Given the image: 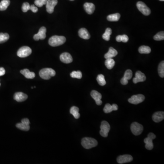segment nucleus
I'll return each instance as SVG.
<instances>
[{
  "label": "nucleus",
  "mask_w": 164,
  "mask_h": 164,
  "mask_svg": "<svg viewBox=\"0 0 164 164\" xmlns=\"http://www.w3.org/2000/svg\"><path fill=\"white\" fill-rule=\"evenodd\" d=\"M66 41L65 37L59 36H53L51 37L48 40L49 44L52 47H57L62 45Z\"/></svg>",
  "instance_id": "obj_1"
},
{
  "label": "nucleus",
  "mask_w": 164,
  "mask_h": 164,
  "mask_svg": "<svg viewBox=\"0 0 164 164\" xmlns=\"http://www.w3.org/2000/svg\"><path fill=\"white\" fill-rule=\"evenodd\" d=\"M81 144L83 148L86 149H90L96 147L98 145V142L93 138L85 137L82 139Z\"/></svg>",
  "instance_id": "obj_2"
},
{
  "label": "nucleus",
  "mask_w": 164,
  "mask_h": 164,
  "mask_svg": "<svg viewBox=\"0 0 164 164\" xmlns=\"http://www.w3.org/2000/svg\"><path fill=\"white\" fill-rule=\"evenodd\" d=\"M55 75V71L51 68H45L41 69L39 72L40 77L45 80H48Z\"/></svg>",
  "instance_id": "obj_3"
},
{
  "label": "nucleus",
  "mask_w": 164,
  "mask_h": 164,
  "mask_svg": "<svg viewBox=\"0 0 164 164\" xmlns=\"http://www.w3.org/2000/svg\"><path fill=\"white\" fill-rule=\"evenodd\" d=\"M156 136L153 133H150L148 134L147 137L145 139V147L148 150H151L154 148L153 140L155 139Z\"/></svg>",
  "instance_id": "obj_4"
},
{
  "label": "nucleus",
  "mask_w": 164,
  "mask_h": 164,
  "mask_svg": "<svg viewBox=\"0 0 164 164\" xmlns=\"http://www.w3.org/2000/svg\"><path fill=\"white\" fill-rule=\"evenodd\" d=\"M32 52L31 48L28 46H24L19 48L17 55L20 58H26L29 56Z\"/></svg>",
  "instance_id": "obj_5"
},
{
  "label": "nucleus",
  "mask_w": 164,
  "mask_h": 164,
  "mask_svg": "<svg viewBox=\"0 0 164 164\" xmlns=\"http://www.w3.org/2000/svg\"><path fill=\"white\" fill-rule=\"evenodd\" d=\"M110 130V124L107 121H103L100 125V134L104 137H107Z\"/></svg>",
  "instance_id": "obj_6"
},
{
  "label": "nucleus",
  "mask_w": 164,
  "mask_h": 164,
  "mask_svg": "<svg viewBox=\"0 0 164 164\" xmlns=\"http://www.w3.org/2000/svg\"><path fill=\"white\" fill-rule=\"evenodd\" d=\"M131 132L135 135H139L143 132V126L137 122H133L130 126Z\"/></svg>",
  "instance_id": "obj_7"
},
{
  "label": "nucleus",
  "mask_w": 164,
  "mask_h": 164,
  "mask_svg": "<svg viewBox=\"0 0 164 164\" xmlns=\"http://www.w3.org/2000/svg\"><path fill=\"white\" fill-rule=\"evenodd\" d=\"M136 6L138 10L145 16H149L151 14V10L144 2L142 1L138 2Z\"/></svg>",
  "instance_id": "obj_8"
},
{
  "label": "nucleus",
  "mask_w": 164,
  "mask_h": 164,
  "mask_svg": "<svg viewBox=\"0 0 164 164\" xmlns=\"http://www.w3.org/2000/svg\"><path fill=\"white\" fill-rule=\"evenodd\" d=\"M30 123L28 119L25 118L22 120L21 123L17 124L16 127L22 130L28 131L30 129Z\"/></svg>",
  "instance_id": "obj_9"
},
{
  "label": "nucleus",
  "mask_w": 164,
  "mask_h": 164,
  "mask_svg": "<svg viewBox=\"0 0 164 164\" xmlns=\"http://www.w3.org/2000/svg\"><path fill=\"white\" fill-rule=\"evenodd\" d=\"M145 99V97L143 94H137L132 96L128 99L130 103L133 104H138L142 103Z\"/></svg>",
  "instance_id": "obj_10"
},
{
  "label": "nucleus",
  "mask_w": 164,
  "mask_h": 164,
  "mask_svg": "<svg viewBox=\"0 0 164 164\" xmlns=\"http://www.w3.org/2000/svg\"><path fill=\"white\" fill-rule=\"evenodd\" d=\"M46 31H47V29L45 27H41L39 29L38 32L33 36V39H34L35 41L44 39L46 37Z\"/></svg>",
  "instance_id": "obj_11"
},
{
  "label": "nucleus",
  "mask_w": 164,
  "mask_h": 164,
  "mask_svg": "<svg viewBox=\"0 0 164 164\" xmlns=\"http://www.w3.org/2000/svg\"><path fill=\"white\" fill-rule=\"evenodd\" d=\"M58 4V0H48L46 4V10L48 13L51 14L54 11L55 7Z\"/></svg>",
  "instance_id": "obj_12"
},
{
  "label": "nucleus",
  "mask_w": 164,
  "mask_h": 164,
  "mask_svg": "<svg viewBox=\"0 0 164 164\" xmlns=\"http://www.w3.org/2000/svg\"><path fill=\"white\" fill-rule=\"evenodd\" d=\"M133 157L130 155H120L118 157L117 161L119 164H124L131 162L133 161Z\"/></svg>",
  "instance_id": "obj_13"
},
{
  "label": "nucleus",
  "mask_w": 164,
  "mask_h": 164,
  "mask_svg": "<svg viewBox=\"0 0 164 164\" xmlns=\"http://www.w3.org/2000/svg\"><path fill=\"white\" fill-rule=\"evenodd\" d=\"M133 76L132 71L130 69H128L124 73V75L120 80L121 83L123 85H126L128 83V80L132 78Z\"/></svg>",
  "instance_id": "obj_14"
},
{
  "label": "nucleus",
  "mask_w": 164,
  "mask_h": 164,
  "mask_svg": "<svg viewBox=\"0 0 164 164\" xmlns=\"http://www.w3.org/2000/svg\"><path fill=\"white\" fill-rule=\"evenodd\" d=\"M146 76L145 74L141 72V71H137L135 73V77L133 79V83H137L139 82H142L146 80Z\"/></svg>",
  "instance_id": "obj_15"
},
{
  "label": "nucleus",
  "mask_w": 164,
  "mask_h": 164,
  "mask_svg": "<svg viewBox=\"0 0 164 164\" xmlns=\"http://www.w3.org/2000/svg\"><path fill=\"white\" fill-rule=\"evenodd\" d=\"M91 96L92 98L95 101L97 105L101 106L102 104V101L101 100L102 95L101 93L96 90H93L91 92Z\"/></svg>",
  "instance_id": "obj_16"
},
{
  "label": "nucleus",
  "mask_w": 164,
  "mask_h": 164,
  "mask_svg": "<svg viewBox=\"0 0 164 164\" xmlns=\"http://www.w3.org/2000/svg\"><path fill=\"white\" fill-rule=\"evenodd\" d=\"M60 59L63 63H70L72 62L73 58L70 53L68 52H63L60 56Z\"/></svg>",
  "instance_id": "obj_17"
},
{
  "label": "nucleus",
  "mask_w": 164,
  "mask_h": 164,
  "mask_svg": "<svg viewBox=\"0 0 164 164\" xmlns=\"http://www.w3.org/2000/svg\"><path fill=\"white\" fill-rule=\"evenodd\" d=\"M28 96L27 94L22 92H17L14 95V99L18 102H22L25 101L28 99Z\"/></svg>",
  "instance_id": "obj_18"
},
{
  "label": "nucleus",
  "mask_w": 164,
  "mask_h": 164,
  "mask_svg": "<svg viewBox=\"0 0 164 164\" xmlns=\"http://www.w3.org/2000/svg\"><path fill=\"white\" fill-rule=\"evenodd\" d=\"M164 112L162 111H159L155 112L152 116L153 121L156 123H159L164 120Z\"/></svg>",
  "instance_id": "obj_19"
},
{
  "label": "nucleus",
  "mask_w": 164,
  "mask_h": 164,
  "mask_svg": "<svg viewBox=\"0 0 164 164\" xmlns=\"http://www.w3.org/2000/svg\"><path fill=\"white\" fill-rule=\"evenodd\" d=\"M83 7H84V9L86 12L89 15L93 13L95 9V7L94 6V5L92 3L86 2L84 4Z\"/></svg>",
  "instance_id": "obj_20"
},
{
  "label": "nucleus",
  "mask_w": 164,
  "mask_h": 164,
  "mask_svg": "<svg viewBox=\"0 0 164 164\" xmlns=\"http://www.w3.org/2000/svg\"><path fill=\"white\" fill-rule=\"evenodd\" d=\"M118 110V106L116 104L110 105V104H107L104 108V111L105 113L108 114L111 113L112 111H116Z\"/></svg>",
  "instance_id": "obj_21"
},
{
  "label": "nucleus",
  "mask_w": 164,
  "mask_h": 164,
  "mask_svg": "<svg viewBox=\"0 0 164 164\" xmlns=\"http://www.w3.org/2000/svg\"><path fill=\"white\" fill-rule=\"evenodd\" d=\"M79 35L80 38L84 39H89L90 38V34L88 30L85 28H82L79 29Z\"/></svg>",
  "instance_id": "obj_22"
},
{
  "label": "nucleus",
  "mask_w": 164,
  "mask_h": 164,
  "mask_svg": "<svg viewBox=\"0 0 164 164\" xmlns=\"http://www.w3.org/2000/svg\"><path fill=\"white\" fill-rule=\"evenodd\" d=\"M20 73L24 76L25 78L28 79H33L35 77V74L34 73L30 72L28 69H24L23 70H21Z\"/></svg>",
  "instance_id": "obj_23"
},
{
  "label": "nucleus",
  "mask_w": 164,
  "mask_h": 164,
  "mask_svg": "<svg viewBox=\"0 0 164 164\" xmlns=\"http://www.w3.org/2000/svg\"><path fill=\"white\" fill-rule=\"evenodd\" d=\"M118 54V52L116 50L112 47H110L109 48V51L107 53L104 55L105 58H111L115 57Z\"/></svg>",
  "instance_id": "obj_24"
},
{
  "label": "nucleus",
  "mask_w": 164,
  "mask_h": 164,
  "mask_svg": "<svg viewBox=\"0 0 164 164\" xmlns=\"http://www.w3.org/2000/svg\"><path fill=\"white\" fill-rule=\"evenodd\" d=\"M70 113L72 114L76 119H78L80 117V114L79 113V108L76 106H73L70 110Z\"/></svg>",
  "instance_id": "obj_25"
},
{
  "label": "nucleus",
  "mask_w": 164,
  "mask_h": 164,
  "mask_svg": "<svg viewBox=\"0 0 164 164\" xmlns=\"http://www.w3.org/2000/svg\"><path fill=\"white\" fill-rule=\"evenodd\" d=\"M120 17V14L117 13L113 14L110 15L108 16L107 19L110 22H117L119 21Z\"/></svg>",
  "instance_id": "obj_26"
},
{
  "label": "nucleus",
  "mask_w": 164,
  "mask_h": 164,
  "mask_svg": "<svg viewBox=\"0 0 164 164\" xmlns=\"http://www.w3.org/2000/svg\"><path fill=\"white\" fill-rule=\"evenodd\" d=\"M10 4V0H2L0 2V11H3L7 8Z\"/></svg>",
  "instance_id": "obj_27"
},
{
  "label": "nucleus",
  "mask_w": 164,
  "mask_h": 164,
  "mask_svg": "<svg viewBox=\"0 0 164 164\" xmlns=\"http://www.w3.org/2000/svg\"><path fill=\"white\" fill-rule=\"evenodd\" d=\"M105 65L108 69H111L115 65V61L112 58L106 59V60L105 61Z\"/></svg>",
  "instance_id": "obj_28"
},
{
  "label": "nucleus",
  "mask_w": 164,
  "mask_h": 164,
  "mask_svg": "<svg viewBox=\"0 0 164 164\" xmlns=\"http://www.w3.org/2000/svg\"><path fill=\"white\" fill-rule=\"evenodd\" d=\"M139 52L141 54H149L151 52V48L147 46H142L139 48Z\"/></svg>",
  "instance_id": "obj_29"
},
{
  "label": "nucleus",
  "mask_w": 164,
  "mask_h": 164,
  "mask_svg": "<svg viewBox=\"0 0 164 164\" xmlns=\"http://www.w3.org/2000/svg\"><path fill=\"white\" fill-rule=\"evenodd\" d=\"M112 34V30L110 28H107L106 29V32L103 35L102 38L104 40L106 41H109L110 38V35Z\"/></svg>",
  "instance_id": "obj_30"
},
{
  "label": "nucleus",
  "mask_w": 164,
  "mask_h": 164,
  "mask_svg": "<svg viewBox=\"0 0 164 164\" xmlns=\"http://www.w3.org/2000/svg\"><path fill=\"white\" fill-rule=\"evenodd\" d=\"M129 37L126 35H119L117 36L116 38V40L118 42H127L129 41Z\"/></svg>",
  "instance_id": "obj_31"
},
{
  "label": "nucleus",
  "mask_w": 164,
  "mask_h": 164,
  "mask_svg": "<svg viewBox=\"0 0 164 164\" xmlns=\"http://www.w3.org/2000/svg\"><path fill=\"white\" fill-rule=\"evenodd\" d=\"M97 81L100 86H104L106 83L104 76L103 74H99L97 77Z\"/></svg>",
  "instance_id": "obj_32"
},
{
  "label": "nucleus",
  "mask_w": 164,
  "mask_h": 164,
  "mask_svg": "<svg viewBox=\"0 0 164 164\" xmlns=\"http://www.w3.org/2000/svg\"><path fill=\"white\" fill-rule=\"evenodd\" d=\"M158 73L159 75L161 77V78H164V62L162 61L161 63L159 64L158 66Z\"/></svg>",
  "instance_id": "obj_33"
},
{
  "label": "nucleus",
  "mask_w": 164,
  "mask_h": 164,
  "mask_svg": "<svg viewBox=\"0 0 164 164\" xmlns=\"http://www.w3.org/2000/svg\"><path fill=\"white\" fill-rule=\"evenodd\" d=\"M70 76L72 78L81 79L82 78V73L80 71H73L70 73Z\"/></svg>",
  "instance_id": "obj_34"
},
{
  "label": "nucleus",
  "mask_w": 164,
  "mask_h": 164,
  "mask_svg": "<svg viewBox=\"0 0 164 164\" xmlns=\"http://www.w3.org/2000/svg\"><path fill=\"white\" fill-rule=\"evenodd\" d=\"M9 39V35L7 33H0V43H4Z\"/></svg>",
  "instance_id": "obj_35"
},
{
  "label": "nucleus",
  "mask_w": 164,
  "mask_h": 164,
  "mask_svg": "<svg viewBox=\"0 0 164 164\" xmlns=\"http://www.w3.org/2000/svg\"><path fill=\"white\" fill-rule=\"evenodd\" d=\"M154 39L155 41H161L164 39V32H161L157 33L154 37Z\"/></svg>",
  "instance_id": "obj_36"
},
{
  "label": "nucleus",
  "mask_w": 164,
  "mask_h": 164,
  "mask_svg": "<svg viewBox=\"0 0 164 164\" xmlns=\"http://www.w3.org/2000/svg\"><path fill=\"white\" fill-rule=\"evenodd\" d=\"M48 0H35L34 1L35 5L39 7H42L43 5L46 4Z\"/></svg>",
  "instance_id": "obj_37"
},
{
  "label": "nucleus",
  "mask_w": 164,
  "mask_h": 164,
  "mask_svg": "<svg viewBox=\"0 0 164 164\" xmlns=\"http://www.w3.org/2000/svg\"><path fill=\"white\" fill-rule=\"evenodd\" d=\"M30 10V5L28 2H24L22 6V11L23 12H26Z\"/></svg>",
  "instance_id": "obj_38"
},
{
  "label": "nucleus",
  "mask_w": 164,
  "mask_h": 164,
  "mask_svg": "<svg viewBox=\"0 0 164 164\" xmlns=\"http://www.w3.org/2000/svg\"><path fill=\"white\" fill-rule=\"evenodd\" d=\"M30 10H31L34 13H36L38 11V8L35 6L34 5H32L31 6H30Z\"/></svg>",
  "instance_id": "obj_39"
},
{
  "label": "nucleus",
  "mask_w": 164,
  "mask_h": 164,
  "mask_svg": "<svg viewBox=\"0 0 164 164\" xmlns=\"http://www.w3.org/2000/svg\"><path fill=\"white\" fill-rule=\"evenodd\" d=\"M5 73H6V71L5 69L2 67H1L0 68V76L4 75L5 74Z\"/></svg>",
  "instance_id": "obj_40"
},
{
  "label": "nucleus",
  "mask_w": 164,
  "mask_h": 164,
  "mask_svg": "<svg viewBox=\"0 0 164 164\" xmlns=\"http://www.w3.org/2000/svg\"><path fill=\"white\" fill-rule=\"evenodd\" d=\"M161 1H164V0H160Z\"/></svg>",
  "instance_id": "obj_41"
},
{
  "label": "nucleus",
  "mask_w": 164,
  "mask_h": 164,
  "mask_svg": "<svg viewBox=\"0 0 164 164\" xmlns=\"http://www.w3.org/2000/svg\"><path fill=\"white\" fill-rule=\"evenodd\" d=\"M70 1H73L74 0H70Z\"/></svg>",
  "instance_id": "obj_42"
},
{
  "label": "nucleus",
  "mask_w": 164,
  "mask_h": 164,
  "mask_svg": "<svg viewBox=\"0 0 164 164\" xmlns=\"http://www.w3.org/2000/svg\"><path fill=\"white\" fill-rule=\"evenodd\" d=\"M0 86H1V83H0Z\"/></svg>",
  "instance_id": "obj_43"
}]
</instances>
